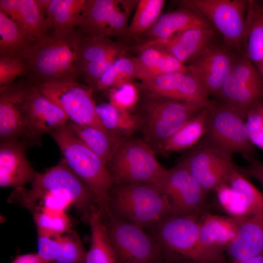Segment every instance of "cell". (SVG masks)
Here are the masks:
<instances>
[{
  "instance_id": "6da1fadb",
  "label": "cell",
  "mask_w": 263,
  "mask_h": 263,
  "mask_svg": "<svg viewBox=\"0 0 263 263\" xmlns=\"http://www.w3.org/2000/svg\"><path fill=\"white\" fill-rule=\"evenodd\" d=\"M78 30L65 34H54L38 41L23 60L28 66L32 83L76 80L80 75Z\"/></svg>"
},
{
  "instance_id": "7a4b0ae2",
  "label": "cell",
  "mask_w": 263,
  "mask_h": 263,
  "mask_svg": "<svg viewBox=\"0 0 263 263\" xmlns=\"http://www.w3.org/2000/svg\"><path fill=\"white\" fill-rule=\"evenodd\" d=\"M49 134L58 146L67 166L94 193L102 217H109L107 198L114 180L106 162L80 141L67 124Z\"/></svg>"
},
{
  "instance_id": "3957f363",
  "label": "cell",
  "mask_w": 263,
  "mask_h": 263,
  "mask_svg": "<svg viewBox=\"0 0 263 263\" xmlns=\"http://www.w3.org/2000/svg\"><path fill=\"white\" fill-rule=\"evenodd\" d=\"M138 84L140 97L133 113L139 121L143 140L155 151L184 124L207 107L153 94Z\"/></svg>"
},
{
  "instance_id": "277c9868",
  "label": "cell",
  "mask_w": 263,
  "mask_h": 263,
  "mask_svg": "<svg viewBox=\"0 0 263 263\" xmlns=\"http://www.w3.org/2000/svg\"><path fill=\"white\" fill-rule=\"evenodd\" d=\"M110 216L151 229L175 215L166 197L154 185L114 184L108 193Z\"/></svg>"
},
{
  "instance_id": "5b68a950",
  "label": "cell",
  "mask_w": 263,
  "mask_h": 263,
  "mask_svg": "<svg viewBox=\"0 0 263 263\" xmlns=\"http://www.w3.org/2000/svg\"><path fill=\"white\" fill-rule=\"evenodd\" d=\"M153 149L132 136L118 138L107 161L114 184L156 185L167 169L157 160Z\"/></svg>"
},
{
  "instance_id": "8992f818",
  "label": "cell",
  "mask_w": 263,
  "mask_h": 263,
  "mask_svg": "<svg viewBox=\"0 0 263 263\" xmlns=\"http://www.w3.org/2000/svg\"><path fill=\"white\" fill-rule=\"evenodd\" d=\"M47 193L67 199L87 221L92 210L98 207L93 192L70 169L63 159L44 172L38 173L29 189L24 187L14 189L8 201L18 203Z\"/></svg>"
},
{
  "instance_id": "52a82bcc",
  "label": "cell",
  "mask_w": 263,
  "mask_h": 263,
  "mask_svg": "<svg viewBox=\"0 0 263 263\" xmlns=\"http://www.w3.org/2000/svg\"><path fill=\"white\" fill-rule=\"evenodd\" d=\"M199 214L171 215L151 229L165 255L181 257L192 263H221L223 257L206 250L199 238Z\"/></svg>"
},
{
  "instance_id": "ba28073f",
  "label": "cell",
  "mask_w": 263,
  "mask_h": 263,
  "mask_svg": "<svg viewBox=\"0 0 263 263\" xmlns=\"http://www.w3.org/2000/svg\"><path fill=\"white\" fill-rule=\"evenodd\" d=\"M179 7L190 9L207 19L220 34L223 42L243 53L249 0H181Z\"/></svg>"
},
{
  "instance_id": "9c48e42d",
  "label": "cell",
  "mask_w": 263,
  "mask_h": 263,
  "mask_svg": "<svg viewBox=\"0 0 263 263\" xmlns=\"http://www.w3.org/2000/svg\"><path fill=\"white\" fill-rule=\"evenodd\" d=\"M103 220L116 263H156L164 259L160 244L143 228L113 216Z\"/></svg>"
},
{
  "instance_id": "30bf717a",
  "label": "cell",
  "mask_w": 263,
  "mask_h": 263,
  "mask_svg": "<svg viewBox=\"0 0 263 263\" xmlns=\"http://www.w3.org/2000/svg\"><path fill=\"white\" fill-rule=\"evenodd\" d=\"M32 84L43 95L62 110L70 122L93 126L111 135L98 116L93 90L88 85L81 84L76 80Z\"/></svg>"
},
{
  "instance_id": "8fae6325",
  "label": "cell",
  "mask_w": 263,
  "mask_h": 263,
  "mask_svg": "<svg viewBox=\"0 0 263 263\" xmlns=\"http://www.w3.org/2000/svg\"><path fill=\"white\" fill-rule=\"evenodd\" d=\"M205 137L225 151L241 154L249 163L257 159L245 119L219 100H211Z\"/></svg>"
},
{
  "instance_id": "7c38bea8",
  "label": "cell",
  "mask_w": 263,
  "mask_h": 263,
  "mask_svg": "<svg viewBox=\"0 0 263 263\" xmlns=\"http://www.w3.org/2000/svg\"><path fill=\"white\" fill-rule=\"evenodd\" d=\"M217 99L245 119L263 100V78L243 53H237Z\"/></svg>"
},
{
  "instance_id": "4fadbf2b",
  "label": "cell",
  "mask_w": 263,
  "mask_h": 263,
  "mask_svg": "<svg viewBox=\"0 0 263 263\" xmlns=\"http://www.w3.org/2000/svg\"><path fill=\"white\" fill-rule=\"evenodd\" d=\"M179 161L207 192L227 183L229 175L237 166L232 155L204 137Z\"/></svg>"
},
{
  "instance_id": "5bb4252c",
  "label": "cell",
  "mask_w": 263,
  "mask_h": 263,
  "mask_svg": "<svg viewBox=\"0 0 263 263\" xmlns=\"http://www.w3.org/2000/svg\"><path fill=\"white\" fill-rule=\"evenodd\" d=\"M136 0H87L77 27L83 34L109 37L127 35Z\"/></svg>"
},
{
  "instance_id": "9a60e30c",
  "label": "cell",
  "mask_w": 263,
  "mask_h": 263,
  "mask_svg": "<svg viewBox=\"0 0 263 263\" xmlns=\"http://www.w3.org/2000/svg\"><path fill=\"white\" fill-rule=\"evenodd\" d=\"M154 185L166 197L174 214L178 215L199 214L208 193L179 163L167 169Z\"/></svg>"
},
{
  "instance_id": "2e32d148",
  "label": "cell",
  "mask_w": 263,
  "mask_h": 263,
  "mask_svg": "<svg viewBox=\"0 0 263 263\" xmlns=\"http://www.w3.org/2000/svg\"><path fill=\"white\" fill-rule=\"evenodd\" d=\"M237 53L224 42L217 41L188 63V73L209 97L218 98L234 64Z\"/></svg>"
},
{
  "instance_id": "e0dca14e",
  "label": "cell",
  "mask_w": 263,
  "mask_h": 263,
  "mask_svg": "<svg viewBox=\"0 0 263 263\" xmlns=\"http://www.w3.org/2000/svg\"><path fill=\"white\" fill-rule=\"evenodd\" d=\"M29 83L25 103L26 125L21 141L27 146H35L40 145L44 134H49L69 121L57 105Z\"/></svg>"
},
{
  "instance_id": "ac0fdd59",
  "label": "cell",
  "mask_w": 263,
  "mask_h": 263,
  "mask_svg": "<svg viewBox=\"0 0 263 263\" xmlns=\"http://www.w3.org/2000/svg\"><path fill=\"white\" fill-rule=\"evenodd\" d=\"M218 34L214 27H190L166 39L142 42L135 49L153 46L187 65L186 63L192 61L207 48L216 42Z\"/></svg>"
},
{
  "instance_id": "d6986e66",
  "label": "cell",
  "mask_w": 263,
  "mask_h": 263,
  "mask_svg": "<svg viewBox=\"0 0 263 263\" xmlns=\"http://www.w3.org/2000/svg\"><path fill=\"white\" fill-rule=\"evenodd\" d=\"M29 84V82L13 83L0 90V143L19 140L24 135Z\"/></svg>"
},
{
  "instance_id": "ffe728a7",
  "label": "cell",
  "mask_w": 263,
  "mask_h": 263,
  "mask_svg": "<svg viewBox=\"0 0 263 263\" xmlns=\"http://www.w3.org/2000/svg\"><path fill=\"white\" fill-rule=\"evenodd\" d=\"M145 90L173 100L207 107L211 100L189 73L175 72L140 81Z\"/></svg>"
},
{
  "instance_id": "44dd1931",
  "label": "cell",
  "mask_w": 263,
  "mask_h": 263,
  "mask_svg": "<svg viewBox=\"0 0 263 263\" xmlns=\"http://www.w3.org/2000/svg\"><path fill=\"white\" fill-rule=\"evenodd\" d=\"M27 146L21 140L0 143V186L14 189L32 183L38 173L33 169L26 155Z\"/></svg>"
},
{
  "instance_id": "7402d4cb",
  "label": "cell",
  "mask_w": 263,
  "mask_h": 263,
  "mask_svg": "<svg viewBox=\"0 0 263 263\" xmlns=\"http://www.w3.org/2000/svg\"><path fill=\"white\" fill-rule=\"evenodd\" d=\"M38 253L46 263H84L87 252L78 234L69 229L52 236L38 234Z\"/></svg>"
},
{
  "instance_id": "603a6c76",
  "label": "cell",
  "mask_w": 263,
  "mask_h": 263,
  "mask_svg": "<svg viewBox=\"0 0 263 263\" xmlns=\"http://www.w3.org/2000/svg\"><path fill=\"white\" fill-rule=\"evenodd\" d=\"M240 219L205 213L199 220V238L207 251L223 257L237 233Z\"/></svg>"
},
{
  "instance_id": "cb8c5ba5",
  "label": "cell",
  "mask_w": 263,
  "mask_h": 263,
  "mask_svg": "<svg viewBox=\"0 0 263 263\" xmlns=\"http://www.w3.org/2000/svg\"><path fill=\"white\" fill-rule=\"evenodd\" d=\"M193 27H213L205 18L195 11L180 7L162 14L153 26L139 39L144 42L164 39L176 33Z\"/></svg>"
},
{
  "instance_id": "d4e9b609",
  "label": "cell",
  "mask_w": 263,
  "mask_h": 263,
  "mask_svg": "<svg viewBox=\"0 0 263 263\" xmlns=\"http://www.w3.org/2000/svg\"><path fill=\"white\" fill-rule=\"evenodd\" d=\"M226 250L232 263L263 254V218L240 219L236 237Z\"/></svg>"
},
{
  "instance_id": "484cf974",
  "label": "cell",
  "mask_w": 263,
  "mask_h": 263,
  "mask_svg": "<svg viewBox=\"0 0 263 263\" xmlns=\"http://www.w3.org/2000/svg\"><path fill=\"white\" fill-rule=\"evenodd\" d=\"M243 54L263 78V3L261 0H249Z\"/></svg>"
},
{
  "instance_id": "4316f807",
  "label": "cell",
  "mask_w": 263,
  "mask_h": 263,
  "mask_svg": "<svg viewBox=\"0 0 263 263\" xmlns=\"http://www.w3.org/2000/svg\"><path fill=\"white\" fill-rule=\"evenodd\" d=\"M136 50L138 54L134 57L140 81L169 73H188L187 65L157 47L147 46Z\"/></svg>"
},
{
  "instance_id": "83f0119b",
  "label": "cell",
  "mask_w": 263,
  "mask_h": 263,
  "mask_svg": "<svg viewBox=\"0 0 263 263\" xmlns=\"http://www.w3.org/2000/svg\"><path fill=\"white\" fill-rule=\"evenodd\" d=\"M0 56L23 59L38 41L0 10Z\"/></svg>"
},
{
  "instance_id": "f1b7e54d",
  "label": "cell",
  "mask_w": 263,
  "mask_h": 263,
  "mask_svg": "<svg viewBox=\"0 0 263 263\" xmlns=\"http://www.w3.org/2000/svg\"><path fill=\"white\" fill-rule=\"evenodd\" d=\"M209 110L206 107L165 141L156 151L167 153L191 149L205 136Z\"/></svg>"
},
{
  "instance_id": "f546056e",
  "label": "cell",
  "mask_w": 263,
  "mask_h": 263,
  "mask_svg": "<svg viewBox=\"0 0 263 263\" xmlns=\"http://www.w3.org/2000/svg\"><path fill=\"white\" fill-rule=\"evenodd\" d=\"M87 0H50L45 13L47 28L54 34H65L76 29Z\"/></svg>"
},
{
  "instance_id": "4dcf8cb0",
  "label": "cell",
  "mask_w": 263,
  "mask_h": 263,
  "mask_svg": "<svg viewBox=\"0 0 263 263\" xmlns=\"http://www.w3.org/2000/svg\"><path fill=\"white\" fill-rule=\"evenodd\" d=\"M131 49L109 37L86 35L81 33L78 53L80 75L83 68L87 64L114 55H126Z\"/></svg>"
},
{
  "instance_id": "1f68e13d",
  "label": "cell",
  "mask_w": 263,
  "mask_h": 263,
  "mask_svg": "<svg viewBox=\"0 0 263 263\" xmlns=\"http://www.w3.org/2000/svg\"><path fill=\"white\" fill-rule=\"evenodd\" d=\"M87 221L91 228V240L84 263H116L106 227L98 207L92 210Z\"/></svg>"
},
{
  "instance_id": "d6a6232c",
  "label": "cell",
  "mask_w": 263,
  "mask_h": 263,
  "mask_svg": "<svg viewBox=\"0 0 263 263\" xmlns=\"http://www.w3.org/2000/svg\"><path fill=\"white\" fill-rule=\"evenodd\" d=\"M96 109L101 123L114 139L132 136L140 130L139 121L133 113L121 110L110 102L96 104Z\"/></svg>"
},
{
  "instance_id": "836d02e7",
  "label": "cell",
  "mask_w": 263,
  "mask_h": 263,
  "mask_svg": "<svg viewBox=\"0 0 263 263\" xmlns=\"http://www.w3.org/2000/svg\"><path fill=\"white\" fill-rule=\"evenodd\" d=\"M165 2V0H138L127 35L139 39L162 14Z\"/></svg>"
},
{
  "instance_id": "e575fe53",
  "label": "cell",
  "mask_w": 263,
  "mask_h": 263,
  "mask_svg": "<svg viewBox=\"0 0 263 263\" xmlns=\"http://www.w3.org/2000/svg\"><path fill=\"white\" fill-rule=\"evenodd\" d=\"M67 126L80 141L107 163L117 139L93 126L79 125L70 121Z\"/></svg>"
},
{
  "instance_id": "d590c367",
  "label": "cell",
  "mask_w": 263,
  "mask_h": 263,
  "mask_svg": "<svg viewBox=\"0 0 263 263\" xmlns=\"http://www.w3.org/2000/svg\"><path fill=\"white\" fill-rule=\"evenodd\" d=\"M135 57L122 55L113 62L96 84L94 90H109L123 83L138 79Z\"/></svg>"
},
{
  "instance_id": "8d00e7d4",
  "label": "cell",
  "mask_w": 263,
  "mask_h": 263,
  "mask_svg": "<svg viewBox=\"0 0 263 263\" xmlns=\"http://www.w3.org/2000/svg\"><path fill=\"white\" fill-rule=\"evenodd\" d=\"M227 183L237 192L254 216L263 218V194L238 169L231 171Z\"/></svg>"
},
{
  "instance_id": "74e56055",
  "label": "cell",
  "mask_w": 263,
  "mask_h": 263,
  "mask_svg": "<svg viewBox=\"0 0 263 263\" xmlns=\"http://www.w3.org/2000/svg\"><path fill=\"white\" fill-rule=\"evenodd\" d=\"M20 24L34 39L39 41L49 36L44 12L37 0H19Z\"/></svg>"
},
{
  "instance_id": "f35d334b",
  "label": "cell",
  "mask_w": 263,
  "mask_h": 263,
  "mask_svg": "<svg viewBox=\"0 0 263 263\" xmlns=\"http://www.w3.org/2000/svg\"><path fill=\"white\" fill-rule=\"evenodd\" d=\"M38 234L46 236L62 234L70 229L71 221L65 212H55L39 207L30 210Z\"/></svg>"
},
{
  "instance_id": "ab89813d",
  "label": "cell",
  "mask_w": 263,
  "mask_h": 263,
  "mask_svg": "<svg viewBox=\"0 0 263 263\" xmlns=\"http://www.w3.org/2000/svg\"><path fill=\"white\" fill-rule=\"evenodd\" d=\"M222 209L228 216L242 219L253 216L239 195L233 190L227 183H223L214 190Z\"/></svg>"
},
{
  "instance_id": "60d3db41",
  "label": "cell",
  "mask_w": 263,
  "mask_h": 263,
  "mask_svg": "<svg viewBox=\"0 0 263 263\" xmlns=\"http://www.w3.org/2000/svg\"><path fill=\"white\" fill-rule=\"evenodd\" d=\"M140 97L138 83L128 82L109 90V102L116 108L130 113L135 111Z\"/></svg>"
},
{
  "instance_id": "b9f144b4",
  "label": "cell",
  "mask_w": 263,
  "mask_h": 263,
  "mask_svg": "<svg viewBox=\"0 0 263 263\" xmlns=\"http://www.w3.org/2000/svg\"><path fill=\"white\" fill-rule=\"evenodd\" d=\"M28 66L23 60L0 57V89L9 86L18 76L28 75Z\"/></svg>"
},
{
  "instance_id": "7bdbcfd3",
  "label": "cell",
  "mask_w": 263,
  "mask_h": 263,
  "mask_svg": "<svg viewBox=\"0 0 263 263\" xmlns=\"http://www.w3.org/2000/svg\"><path fill=\"white\" fill-rule=\"evenodd\" d=\"M245 125L251 143L263 150V100L249 112Z\"/></svg>"
},
{
  "instance_id": "ee69618b",
  "label": "cell",
  "mask_w": 263,
  "mask_h": 263,
  "mask_svg": "<svg viewBox=\"0 0 263 263\" xmlns=\"http://www.w3.org/2000/svg\"><path fill=\"white\" fill-rule=\"evenodd\" d=\"M122 55H114L104 59L89 63L82 69L81 75L84 77L87 85L94 91V88L103 75L113 62Z\"/></svg>"
},
{
  "instance_id": "f6af8a7d",
  "label": "cell",
  "mask_w": 263,
  "mask_h": 263,
  "mask_svg": "<svg viewBox=\"0 0 263 263\" xmlns=\"http://www.w3.org/2000/svg\"><path fill=\"white\" fill-rule=\"evenodd\" d=\"M246 177H252L258 181L263 187V163L257 159L251 162L246 168L238 167Z\"/></svg>"
},
{
  "instance_id": "bcb514c9",
  "label": "cell",
  "mask_w": 263,
  "mask_h": 263,
  "mask_svg": "<svg viewBox=\"0 0 263 263\" xmlns=\"http://www.w3.org/2000/svg\"><path fill=\"white\" fill-rule=\"evenodd\" d=\"M0 10L12 19L19 24L20 11L19 0H0Z\"/></svg>"
},
{
  "instance_id": "7dc6e473",
  "label": "cell",
  "mask_w": 263,
  "mask_h": 263,
  "mask_svg": "<svg viewBox=\"0 0 263 263\" xmlns=\"http://www.w3.org/2000/svg\"><path fill=\"white\" fill-rule=\"evenodd\" d=\"M12 263H47L38 253H29L17 256Z\"/></svg>"
},
{
  "instance_id": "c3c4849f",
  "label": "cell",
  "mask_w": 263,
  "mask_h": 263,
  "mask_svg": "<svg viewBox=\"0 0 263 263\" xmlns=\"http://www.w3.org/2000/svg\"><path fill=\"white\" fill-rule=\"evenodd\" d=\"M234 263H263V254Z\"/></svg>"
},
{
  "instance_id": "681fc988",
  "label": "cell",
  "mask_w": 263,
  "mask_h": 263,
  "mask_svg": "<svg viewBox=\"0 0 263 263\" xmlns=\"http://www.w3.org/2000/svg\"><path fill=\"white\" fill-rule=\"evenodd\" d=\"M156 263H168V262H166V260H165V259L157 262Z\"/></svg>"
},
{
  "instance_id": "f907efd6",
  "label": "cell",
  "mask_w": 263,
  "mask_h": 263,
  "mask_svg": "<svg viewBox=\"0 0 263 263\" xmlns=\"http://www.w3.org/2000/svg\"><path fill=\"white\" fill-rule=\"evenodd\" d=\"M261 1H262V3H263V0H261Z\"/></svg>"
}]
</instances>
